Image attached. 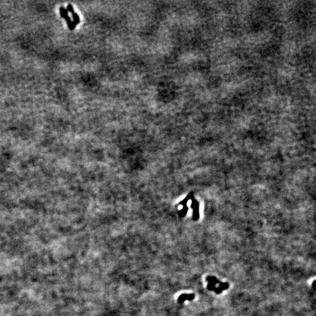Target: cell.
Segmentation results:
<instances>
[{
    "mask_svg": "<svg viewBox=\"0 0 316 316\" xmlns=\"http://www.w3.org/2000/svg\"><path fill=\"white\" fill-rule=\"evenodd\" d=\"M59 10H60L61 16L62 18H64L65 19V20H66L67 25H68L69 29L71 31L74 30L75 27H76V25H74L73 22L71 20L70 18L68 15V11H67V10L66 9H65L64 8H63V7H61Z\"/></svg>",
    "mask_w": 316,
    "mask_h": 316,
    "instance_id": "6da1fadb",
    "label": "cell"
},
{
    "mask_svg": "<svg viewBox=\"0 0 316 316\" xmlns=\"http://www.w3.org/2000/svg\"><path fill=\"white\" fill-rule=\"evenodd\" d=\"M195 298L193 294H183L179 297L178 302L180 303H183L186 300H193Z\"/></svg>",
    "mask_w": 316,
    "mask_h": 316,
    "instance_id": "7a4b0ae2",
    "label": "cell"
},
{
    "mask_svg": "<svg viewBox=\"0 0 316 316\" xmlns=\"http://www.w3.org/2000/svg\"><path fill=\"white\" fill-rule=\"evenodd\" d=\"M206 280L208 282V283H211V284H213L214 285H215L216 284H218V283L220 284V280L218 279H217L215 277L211 276H207V278H206Z\"/></svg>",
    "mask_w": 316,
    "mask_h": 316,
    "instance_id": "3957f363",
    "label": "cell"
},
{
    "mask_svg": "<svg viewBox=\"0 0 316 316\" xmlns=\"http://www.w3.org/2000/svg\"><path fill=\"white\" fill-rule=\"evenodd\" d=\"M71 15H72V17H73V23H74V25L76 26L77 24L79 23L80 22V18H79V16L77 14H76V12H74L73 14H71Z\"/></svg>",
    "mask_w": 316,
    "mask_h": 316,
    "instance_id": "277c9868",
    "label": "cell"
},
{
    "mask_svg": "<svg viewBox=\"0 0 316 316\" xmlns=\"http://www.w3.org/2000/svg\"><path fill=\"white\" fill-rule=\"evenodd\" d=\"M223 290H224L226 289H228L229 288V283H223V282H220V286H219Z\"/></svg>",
    "mask_w": 316,
    "mask_h": 316,
    "instance_id": "5b68a950",
    "label": "cell"
},
{
    "mask_svg": "<svg viewBox=\"0 0 316 316\" xmlns=\"http://www.w3.org/2000/svg\"><path fill=\"white\" fill-rule=\"evenodd\" d=\"M216 288L215 285H214L213 284H211V283H208V285H207V289L210 290V291H214L215 289Z\"/></svg>",
    "mask_w": 316,
    "mask_h": 316,
    "instance_id": "8992f818",
    "label": "cell"
},
{
    "mask_svg": "<svg viewBox=\"0 0 316 316\" xmlns=\"http://www.w3.org/2000/svg\"><path fill=\"white\" fill-rule=\"evenodd\" d=\"M68 12H70L71 14H73L74 12V11L73 9V7H72L71 4H69L67 6V9H66Z\"/></svg>",
    "mask_w": 316,
    "mask_h": 316,
    "instance_id": "52a82bcc",
    "label": "cell"
},
{
    "mask_svg": "<svg viewBox=\"0 0 316 316\" xmlns=\"http://www.w3.org/2000/svg\"><path fill=\"white\" fill-rule=\"evenodd\" d=\"M223 290L220 287H216L214 290V292L216 294H220Z\"/></svg>",
    "mask_w": 316,
    "mask_h": 316,
    "instance_id": "ba28073f",
    "label": "cell"
}]
</instances>
